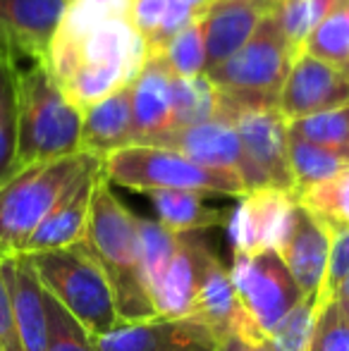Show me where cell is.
Masks as SVG:
<instances>
[{
	"instance_id": "obj_45",
	"label": "cell",
	"mask_w": 349,
	"mask_h": 351,
	"mask_svg": "<svg viewBox=\"0 0 349 351\" xmlns=\"http://www.w3.org/2000/svg\"><path fill=\"white\" fill-rule=\"evenodd\" d=\"M345 74H347V77H349V67H347V70H345Z\"/></svg>"
},
{
	"instance_id": "obj_3",
	"label": "cell",
	"mask_w": 349,
	"mask_h": 351,
	"mask_svg": "<svg viewBox=\"0 0 349 351\" xmlns=\"http://www.w3.org/2000/svg\"><path fill=\"white\" fill-rule=\"evenodd\" d=\"M101 170L110 184L141 191H196L206 196L244 199L247 186L232 172L210 170L163 146H125L101 158Z\"/></svg>"
},
{
	"instance_id": "obj_21",
	"label": "cell",
	"mask_w": 349,
	"mask_h": 351,
	"mask_svg": "<svg viewBox=\"0 0 349 351\" xmlns=\"http://www.w3.org/2000/svg\"><path fill=\"white\" fill-rule=\"evenodd\" d=\"M194 315L213 330L215 337L220 339V349H223V342L232 337L237 325L247 315L244 306L237 299L232 280H230V270H225V265L213 254V249L206 256L199 287H196Z\"/></svg>"
},
{
	"instance_id": "obj_8",
	"label": "cell",
	"mask_w": 349,
	"mask_h": 351,
	"mask_svg": "<svg viewBox=\"0 0 349 351\" xmlns=\"http://www.w3.org/2000/svg\"><path fill=\"white\" fill-rule=\"evenodd\" d=\"M230 280L237 291L239 304L268 337L270 330L302 299L297 282L292 280L287 265L275 251L234 256Z\"/></svg>"
},
{
	"instance_id": "obj_33",
	"label": "cell",
	"mask_w": 349,
	"mask_h": 351,
	"mask_svg": "<svg viewBox=\"0 0 349 351\" xmlns=\"http://www.w3.org/2000/svg\"><path fill=\"white\" fill-rule=\"evenodd\" d=\"M163 58L168 62L170 72L175 77L189 79L206 74V43H204V29H201V17L194 24L180 32L173 41L165 46Z\"/></svg>"
},
{
	"instance_id": "obj_19",
	"label": "cell",
	"mask_w": 349,
	"mask_h": 351,
	"mask_svg": "<svg viewBox=\"0 0 349 351\" xmlns=\"http://www.w3.org/2000/svg\"><path fill=\"white\" fill-rule=\"evenodd\" d=\"M210 246L199 232L180 234L177 251L170 258L163 278L154 289V306L160 318H189L194 315V296L199 287L204 261Z\"/></svg>"
},
{
	"instance_id": "obj_16",
	"label": "cell",
	"mask_w": 349,
	"mask_h": 351,
	"mask_svg": "<svg viewBox=\"0 0 349 351\" xmlns=\"http://www.w3.org/2000/svg\"><path fill=\"white\" fill-rule=\"evenodd\" d=\"M98 177H101V160H96L91 167H86L84 175L62 194V199L56 204V208L48 213L46 220L29 237L24 254L36 256L46 254V251L67 249V246L84 241L88 210H91V199Z\"/></svg>"
},
{
	"instance_id": "obj_35",
	"label": "cell",
	"mask_w": 349,
	"mask_h": 351,
	"mask_svg": "<svg viewBox=\"0 0 349 351\" xmlns=\"http://www.w3.org/2000/svg\"><path fill=\"white\" fill-rule=\"evenodd\" d=\"M309 351H349V318L337 299L318 313Z\"/></svg>"
},
{
	"instance_id": "obj_22",
	"label": "cell",
	"mask_w": 349,
	"mask_h": 351,
	"mask_svg": "<svg viewBox=\"0 0 349 351\" xmlns=\"http://www.w3.org/2000/svg\"><path fill=\"white\" fill-rule=\"evenodd\" d=\"M134 143L132 132V88H117L103 101L93 103L82 117V151L106 158L108 153Z\"/></svg>"
},
{
	"instance_id": "obj_7",
	"label": "cell",
	"mask_w": 349,
	"mask_h": 351,
	"mask_svg": "<svg viewBox=\"0 0 349 351\" xmlns=\"http://www.w3.org/2000/svg\"><path fill=\"white\" fill-rule=\"evenodd\" d=\"M218 117L228 120L242 139L244 153L254 172V191L273 186L294 196V182L287 160V120L280 115L278 108L242 106L223 96Z\"/></svg>"
},
{
	"instance_id": "obj_14",
	"label": "cell",
	"mask_w": 349,
	"mask_h": 351,
	"mask_svg": "<svg viewBox=\"0 0 349 351\" xmlns=\"http://www.w3.org/2000/svg\"><path fill=\"white\" fill-rule=\"evenodd\" d=\"M156 146L173 148L189 160L210 167V170L232 172L244 182L247 194L254 191V172L247 160V153H244L242 139H239L237 130L223 117L168 132L163 139H158Z\"/></svg>"
},
{
	"instance_id": "obj_15",
	"label": "cell",
	"mask_w": 349,
	"mask_h": 351,
	"mask_svg": "<svg viewBox=\"0 0 349 351\" xmlns=\"http://www.w3.org/2000/svg\"><path fill=\"white\" fill-rule=\"evenodd\" d=\"M333 239H335L333 227L309 213L304 206H299L297 201L292 230H289L285 246L280 249V258L287 265L292 280L297 282L302 296L321 294Z\"/></svg>"
},
{
	"instance_id": "obj_42",
	"label": "cell",
	"mask_w": 349,
	"mask_h": 351,
	"mask_svg": "<svg viewBox=\"0 0 349 351\" xmlns=\"http://www.w3.org/2000/svg\"><path fill=\"white\" fill-rule=\"evenodd\" d=\"M337 301H349V280L342 285V289L337 291Z\"/></svg>"
},
{
	"instance_id": "obj_10",
	"label": "cell",
	"mask_w": 349,
	"mask_h": 351,
	"mask_svg": "<svg viewBox=\"0 0 349 351\" xmlns=\"http://www.w3.org/2000/svg\"><path fill=\"white\" fill-rule=\"evenodd\" d=\"M294 208L297 199L287 191L273 186L249 191L244 199H239V206L232 210L228 222L232 254L252 256L261 251L280 254L292 230Z\"/></svg>"
},
{
	"instance_id": "obj_29",
	"label": "cell",
	"mask_w": 349,
	"mask_h": 351,
	"mask_svg": "<svg viewBox=\"0 0 349 351\" xmlns=\"http://www.w3.org/2000/svg\"><path fill=\"white\" fill-rule=\"evenodd\" d=\"M17 60L0 48V186L14 175V143H17V110H14V77Z\"/></svg>"
},
{
	"instance_id": "obj_25",
	"label": "cell",
	"mask_w": 349,
	"mask_h": 351,
	"mask_svg": "<svg viewBox=\"0 0 349 351\" xmlns=\"http://www.w3.org/2000/svg\"><path fill=\"white\" fill-rule=\"evenodd\" d=\"M287 160L294 182V196L335 177L347 165V158L342 153L316 146V143L304 141L294 134L287 136Z\"/></svg>"
},
{
	"instance_id": "obj_31",
	"label": "cell",
	"mask_w": 349,
	"mask_h": 351,
	"mask_svg": "<svg viewBox=\"0 0 349 351\" xmlns=\"http://www.w3.org/2000/svg\"><path fill=\"white\" fill-rule=\"evenodd\" d=\"M136 225H139L141 265H144L146 285H149L151 296H154L156 285H158L160 278H163L170 258H173L175 251H177L180 234H173V232L165 230L160 222L144 220V217H139V220H136Z\"/></svg>"
},
{
	"instance_id": "obj_41",
	"label": "cell",
	"mask_w": 349,
	"mask_h": 351,
	"mask_svg": "<svg viewBox=\"0 0 349 351\" xmlns=\"http://www.w3.org/2000/svg\"><path fill=\"white\" fill-rule=\"evenodd\" d=\"M237 351H280V349L268 339V342L258 344V347H237Z\"/></svg>"
},
{
	"instance_id": "obj_9",
	"label": "cell",
	"mask_w": 349,
	"mask_h": 351,
	"mask_svg": "<svg viewBox=\"0 0 349 351\" xmlns=\"http://www.w3.org/2000/svg\"><path fill=\"white\" fill-rule=\"evenodd\" d=\"M149 60V48L146 41L134 32L130 19H108L101 27H96L91 34H86L80 43L70 48H58L48 51V70L60 82L72 70L84 65H106L120 67L127 72V77L134 82L136 74Z\"/></svg>"
},
{
	"instance_id": "obj_11",
	"label": "cell",
	"mask_w": 349,
	"mask_h": 351,
	"mask_svg": "<svg viewBox=\"0 0 349 351\" xmlns=\"http://www.w3.org/2000/svg\"><path fill=\"white\" fill-rule=\"evenodd\" d=\"M96 351H223L215 332L196 315L117 323L93 339Z\"/></svg>"
},
{
	"instance_id": "obj_44",
	"label": "cell",
	"mask_w": 349,
	"mask_h": 351,
	"mask_svg": "<svg viewBox=\"0 0 349 351\" xmlns=\"http://www.w3.org/2000/svg\"><path fill=\"white\" fill-rule=\"evenodd\" d=\"M345 158H347V162H349V139H347V143H345Z\"/></svg>"
},
{
	"instance_id": "obj_39",
	"label": "cell",
	"mask_w": 349,
	"mask_h": 351,
	"mask_svg": "<svg viewBox=\"0 0 349 351\" xmlns=\"http://www.w3.org/2000/svg\"><path fill=\"white\" fill-rule=\"evenodd\" d=\"M254 3L258 5V8L263 10V14H273L275 10L280 8V5H285L287 0H254Z\"/></svg>"
},
{
	"instance_id": "obj_2",
	"label": "cell",
	"mask_w": 349,
	"mask_h": 351,
	"mask_svg": "<svg viewBox=\"0 0 349 351\" xmlns=\"http://www.w3.org/2000/svg\"><path fill=\"white\" fill-rule=\"evenodd\" d=\"M14 172L82 151L84 112L70 103L46 62H32L14 77Z\"/></svg>"
},
{
	"instance_id": "obj_27",
	"label": "cell",
	"mask_w": 349,
	"mask_h": 351,
	"mask_svg": "<svg viewBox=\"0 0 349 351\" xmlns=\"http://www.w3.org/2000/svg\"><path fill=\"white\" fill-rule=\"evenodd\" d=\"M297 201L309 213L321 217L326 225H330L333 232L347 230L349 227V162L335 177L302 191L297 196Z\"/></svg>"
},
{
	"instance_id": "obj_18",
	"label": "cell",
	"mask_w": 349,
	"mask_h": 351,
	"mask_svg": "<svg viewBox=\"0 0 349 351\" xmlns=\"http://www.w3.org/2000/svg\"><path fill=\"white\" fill-rule=\"evenodd\" d=\"M170 72L163 58H149L132 88V132L136 146H156L173 130V101H170ZM132 143V146H134Z\"/></svg>"
},
{
	"instance_id": "obj_32",
	"label": "cell",
	"mask_w": 349,
	"mask_h": 351,
	"mask_svg": "<svg viewBox=\"0 0 349 351\" xmlns=\"http://www.w3.org/2000/svg\"><path fill=\"white\" fill-rule=\"evenodd\" d=\"M318 296H302L294 308L270 330V342L280 351H309L318 320Z\"/></svg>"
},
{
	"instance_id": "obj_5",
	"label": "cell",
	"mask_w": 349,
	"mask_h": 351,
	"mask_svg": "<svg viewBox=\"0 0 349 351\" xmlns=\"http://www.w3.org/2000/svg\"><path fill=\"white\" fill-rule=\"evenodd\" d=\"M29 258L43 289L91 335V339L110 332L120 323L110 282L86 241Z\"/></svg>"
},
{
	"instance_id": "obj_38",
	"label": "cell",
	"mask_w": 349,
	"mask_h": 351,
	"mask_svg": "<svg viewBox=\"0 0 349 351\" xmlns=\"http://www.w3.org/2000/svg\"><path fill=\"white\" fill-rule=\"evenodd\" d=\"M0 351H22L19 335L14 328L12 304H10L8 285H5L3 270H0Z\"/></svg>"
},
{
	"instance_id": "obj_6",
	"label": "cell",
	"mask_w": 349,
	"mask_h": 351,
	"mask_svg": "<svg viewBox=\"0 0 349 351\" xmlns=\"http://www.w3.org/2000/svg\"><path fill=\"white\" fill-rule=\"evenodd\" d=\"M294 60L297 56L289 51L275 19L265 14L254 36L232 58L206 72V77L223 96L242 106L278 108L280 91Z\"/></svg>"
},
{
	"instance_id": "obj_4",
	"label": "cell",
	"mask_w": 349,
	"mask_h": 351,
	"mask_svg": "<svg viewBox=\"0 0 349 351\" xmlns=\"http://www.w3.org/2000/svg\"><path fill=\"white\" fill-rule=\"evenodd\" d=\"M101 158L88 153L36 162L0 186V258L24 254L29 237L56 208L67 189Z\"/></svg>"
},
{
	"instance_id": "obj_1",
	"label": "cell",
	"mask_w": 349,
	"mask_h": 351,
	"mask_svg": "<svg viewBox=\"0 0 349 351\" xmlns=\"http://www.w3.org/2000/svg\"><path fill=\"white\" fill-rule=\"evenodd\" d=\"M136 220L139 217L112 194L110 182L101 170L96 189H93L84 241L91 246L93 256L98 258L103 273L110 282L120 323L158 318L154 296L146 285L144 265H141Z\"/></svg>"
},
{
	"instance_id": "obj_30",
	"label": "cell",
	"mask_w": 349,
	"mask_h": 351,
	"mask_svg": "<svg viewBox=\"0 0 349 351\" xmlns=\"http://www.w3.org/2000/svg\"><path fill=\"white\" fill-rule=\"evenodd\" d=\"M287 130L289 134L299 136V139L330 148V151H337L345 156V143L349 139V106L287 122Z\"/></svg>"
},
{
	"instance_id": "obj_26",
	"label": "cell",
	"mask_w": 349,
	"mask_h": 351,
	"mask_svg": "<svg viewBox=\"0 0 349 351\" xmlns=\"http://www.w3.org/2000/svg\"><path fill=\"white\" fill-rule=\"evenodd\" d=\"M337 3L340 0H287L270 17L275 19L289 51L294 56H302L309 36L316 32V27L330 14Z\"/></svg>"
},
{
	"instance_id": "obj_24",
	"label": "cell",
	"mask_w": 349,
	"mask_h": 351,
	"mask_svg": "<svg viewBox=\"0 0 349 351\" xmlns=\"http://www.w3.org/2000/svg\"><path fill=\"white\" fill-rule=\"evenodd\" d=\"M170 101H173V130H184L201 122L215 120L220 115V96L218 86L206 74L182 79L173 74L170 82Z\"/></svg>"
},
{
	"instance_id": "obj_20",
	"label": "cell",
	"mask_w": 349,
	"mask_h": 351,
	"mask_svg": "<svg viewBox=\"0 0 349 351\" xmlns=\"http://www.w3.org/2000/svg\"><path fill=\"white\" fill-rule=\"evenodd\" d=\"M265 17L254 0H213L201 14L206 43V72L232 58Z\"/></svg>"
},
{
	"instance_id": "obj_43",
	"label": "cell",
	"mask_w": 349,
	"mask_h": 351,
	"mask_svg": "<svg viewBox=\"0 0 349 351\" xmlns=\"http://www.w3.org/2000/svg\"><path fill=\"white\" fill-rule=\"evenodd\" d=\"M340 306H342V311H345V315L349 318V301H340Z\"/></svg>"
},
{
	"instance_id": "obj_12",
	"label": "cell",
	"mask_w": 349,
	"mask_h": 351,
	"mask_svg": "<svg viewBox=\"0 0 349 351\" xmlns=\"http://www.w3.org/2000/svg\"><path fill=\"white\" fill-rule=\"evenodd\" d=\"M342 106H349L347 74L309 53L297 56L278 98L280 115L287 122H294Z\"/></svg>"
},
{
	"instance_id": "obj_34",
	"label": "cell",
	"mask_w": 349,
	"mask_h": 351,
	"mask_svg": "<svg viewBox=\"0 0 349 351\" xmlns=\"http://www.w3.org/2000/svg\"><path fill=\"white\" fill-rule=\"evenodd\" d=\"M48 342L46 351H96L91 335L46 291Z\"/></svg>"
},
{
	"instance_id": "obj_17",
	"label": "cell",
	"mask_w": 349,
	"mask_h": 351,
	"mask_svg": "<svg viewBox=\"0 0 349 351\" xmlns=\"http://www.w3.org/2000/svg\"><path fill=\"white\" fill-rule=\"evenodd\" d=\"M0 270H3L5 285H8L14 328H17L22 351H46V289L38 280L32 258L27 254L0 258Z\"/></svg>"
},
{
	"instance_id": "obj_37",
	"label": "cell",
	"mask_w": 349,
	"mask_h": 351,
	"mask_svg": "<svg viewBox=\"0 0 349 351\" xmlns=\"http://www.w3.org/2000/svg\"><path fill=\"white\" fill-rule=\"evenodd\" d=\"M170 0H132L130 8V24L141 38H151L168 10Z\"/></svg>"
},
{
	"instance_id": "obj_23",
	"label": "cell",
	"mask_w": 349,
	"mask_h": 351,
	"mask_svg": "<svg viewBox=\"0 0 349 351\" xmlns=\"http://www.w3.org/2000/svg\"><path fill=\"white\" fill-rule=\"evenodd\" d=\"M149 201L158 213V222L173 234H191L210 227H223L230 222L232 213L208 206L210 196L196 191H149Z\"/></svg>"
},
{
	"instance_id": "obj_40",
	"label": "cell",
	"mask_w": 349,
	"mask_h": 351,
	"mask_svg": "<svg viewBox=\"0 0 349 351\" xmlns=\"http://www.w3.org/2000/svg\"><path fill=\"white\" fill-rule=\"evenodd\" d=\"M177 3L186 5V8H191V10H196V12L204 14V12H206V8H208V5L213 3V0H177Z\"/></svg>"
},
{
	"instance_id": "obj_36",
	"label": "cell",
	"mask_w": 349,
	"mask_h": 351,
	"mask_svg": "<svg viewBox=\"0 0 349 351\" xmlns=\"http://www.w3.org/2000/svg\"><path fill=\"white\" fill-rule=\"evenodd\" d=\"M349 280V227L347 230H337L335 239H333L330 258H328V270L323 278L321 294H318V313L323 306H328L330 301L337 299V291L342 289V285Z\"/></svg>"
},
{
	"instance_id": "obj_28",
	"label": "cell",
	"mask_w": 349,
	"mask_h": 351,
	"mask_svg": "<svg viewBox=\"0 0 349 351\" xmlns=\"http://www.w3.org/2000/svg\"><path fill=\"white\" fill-rule=\"evenodd\" d=\"M304 53L318 58L323 62L340 67L342 72L349 67V0H340L330 10L326 19L309 36Z\"/></svg>"
},
{
	"instance_id": "obj_13",
	"label": "cell",
	"mask_w": 349,
	"mask_h": 351,
	"mask_svg": "<svg viewBox=\"0 0 349 351\" xmlns=\"http://www.w3.org/2000/svg\"><path fill=\"white\" fill-rule=\"evenodd\" d=\"M70 0H0V48L14 60L46 62Z\"/></svg>"
}]
</instances>
